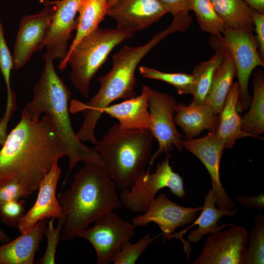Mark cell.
Listing matches in <instances>:
<instances>
[{"mask_svg": "<svg viewBox=\"0 0 264 264\" xmlns=\"http://www.w3.org/2000/svg\"><path fill=\"white\" fill-rule=\"evenodd\" d=\"M40 220L29 232L0 246V264H33L48 222Z\"/></svg>", "mask_w": 264, "mask_h": 264, "instance_id": "20", "label": "cell"}, {"mask_svg": "<svg viewBox=\"0 0 264 264\" xmlns=\"http://www.w3.org/2000/svg\"><path fill=\"white\" fill-rule=\"evenodd\" d=\"M61 174V170L56 161L41 181L34 204L20 220L17 228L21 234L30 231L40 220L58 219L62 216V208L56 195Z\"/></svg>", "mask_w": 264, "mask_h": 264, "instance_id": "18", "label": "cell"}, {"mask_svg": "<svg viewBox=\"0 0 264 264\" xmlns=\"http://www.w3.org/2000/svg\"><path fill=\"white\" fill-rule=\"evenodd\" d=\"M253 87L250 108L242 117V130L249 137L259 138L264 132V75L261 69L254 73Z\"/></svg>", "mask_w": 264, "mask_h": 264, "instance_id": "26", "label": "cell"}, {"mask_svg": "<svg viewBox=\"0 0 264 264\" xmlns=\"http://www.w3.org/2000/svg\"><path fill=\"white\" fill-rule=\"evenodd\" d=\"M169 154L158 164L152 174L142 171L129 189L122 190L119 198L125 208L134 213H144L161 189L167 188L175 196L185 195L182 177L170 165Z\"/></svg>", "mask_w": 264, "mask_h": 264, "instance_id": "7", "label": "cell"}, {"mask_svg": "<svg viewBox=\"0 0 264 264\" xmlns=\"http://www.w3.org/2000/svg\"><path fill=\"white\" fill-rule=\"evenodd\" d=\"M109 0H81L78 13L76 34L67 53L85 36L99 27L109 9Z\"/></svg>", "mask_w": 264, "mask_h": 264, "instance_id": "25", "label": "cell"}, {"mask_svg": "<svg viewBox=\"0 0 264 264\" xmlns=\"http://www.w3.org/2000/svg\"><path fill=\"white\" fill-rule=\"evenodd\" d=\"M249 242L246 247L244 264L264 263V217L258 215L255 219L254 227L249 234Z\"/></svg>", "mask_w": 264, "mask_h": 264, "instance_id": "30", "label": "cell"}, {"mask_svg": "<svg viewBox=\"0 0 264 264\" xmlns=\"http://www.w3.org/2000/svg\"><path fill=\"white\" fill-rule=\"evenodd\" d=\"M151 88L143 85L140 95L124 101L110 105L102 110L117 119L124 130H150L151 117L149 110V96Z\"/></svg>", "mask_w": 264, "mask_h": 264, "instance_id": "19", "label": "cell"}, {"mask_svg": "<svg viewBox=\"0 0 264 264\" xmlns=\"http://www.w3.org/2000/svg\"><path fill=\"white\" fill-rule=\"evenodd\" d=\"M210 42L216 49L214 54L208 60L196 65L192 73L194 79L192 102L197 104L204 103L215 73L226 52L223 46L214 37Z\"/></svg>", "mask_w": 264, "mask_h": 264, "instance_id": "24", "label": "cell"}, {"mask_svg": "<svg viewBox=\"0 0 264 264\" xmlns=\"http://www.w3.org/2000/svg\"><path fill=\"white\" fill-rule=\"evenodd\" d=\"M168 12L158 0H119L108 10L118 29L135 33L146 29Z\"/></svg>", "mask_w": 264, "mask_h": 264, "instance_id": "15", "label": "cell"}, {"mask_svg": "<svg viewBox=\"0 0 264 264\" xmlns=\"http://www.w3.org/2000/svg\"><path fill=\"white\" fill-rule=\"evenodd\" d=\"M10 241V238L4 233L0 227V242L5 243Z\"/></svg>", "mask_w": 264, "mask_h": 264, "instance_id": "40", "label": "cell"}, {"mask_svg": "<svg viewBox=\"0 0 264 264\" xmlns=\"http://www.w3.org/2000/svg\"><path fill=\"white\" fill-rule=\"evenodd\" d=\"M139 71L144 77L160 80L172 85L178 94L192 95L193 93L194 79L192 74L165 72L145 66H140Z\"/></svg>", "mask_w": 264, "mask_h": 264, "instance_id": "29", "label": "cell"}, {"mask_svg": "<svg viewBox=\"0 0 264 264\" xmlns=\"http://www.w3.org/2000/svg\"><path fill=\"white\" fill-rule=\"evenodd\" d=\"M251 9L264 13V0H242Z\"/></svg>", "mask_w": 264, "mask_h": 264, "instance_id": "39", "label": "cell"}, {"mask_svg": "<svg viewBox=\"0 0 264 264\" xmlns=\"http://www.w3.org/2000/svg\"><path fill=\"white\" fill-rule=\"evenodd\" d=\"M25 202L23 199L12 200L0 205V218L6 225L18 227L25 214Z\"/></svg>", "mask_w": 264, "mask_h": 264, "instance_id": "34", "label": "cell"}, {"mask_svg": "<svg viewBox=\"0 0 264 264\" xmlns=\"http://www.w3.org/2000/svg\"><path fill=\"white\" fill-rule=\"evenodd\" d=\"M135 226L123 220L111 211L94 222V226L81 233L79 238L88 241L94 247L97 264H109L123 245L133 237Z\"/></svg>", "mask_w": 264, "mask_h": 264, "instance_id": "9", "label": "cell"}, {"mask_svg": "<svg viewBox=\"0 0 264 264\" xmlns=\"http://www.w3.org/2000/svg\"><path fill=\"white\" fill-rule=\"evenodd\" d=\"M161 235L162 233L153 237L149 232L141 238L137 242H126L115 256L114 264H134L148 247Z\"/></svg>", "mask_w": 264, "mask_h": 264, "instance_id": "31", "label": "cell"}, {"mask_svg": "<svg viewBox=\"0 0 264 264\" xmlns=\"http://www.w3.org/2000/svg\"><path fill=\"white\" fill-rule=\"evenodd\" d=\"M174 17L189 13L191 0H158Z\"/></svg>", "mask_w": 264, "mask_h": 264, "instance_id": "37", "label": "cell"}, {"mask_svg": "<svg viewBox=\"0 0 264 264\" xmlns=\"http://www.w3.org/2000/svg\"><path fill=\"white\" fill-rule=\"evenodd\" d=\"M194 12L198 25L213 36L223 33L225 25L210 0H191L190 11Z\"/></svg>", "mask_w": 264, "mask_h": 264, "instance_id": "28", "label": "cell"}, {"mask_svg": "<svg viewBox=\"0 0 264 264\" xmlns=\"http://www.w3.org/2000/svg\"><path fill=\"white\" fill-rule=\"evenodd\" d=\"M0 150V185L14 181L28 196L38 189L45 176L60 158V140L51 118L44 114L21 118L7 135Z\"/></svg>", "mask_w": 264, "mask_h": 264, "instance_id": "1", "label": "cell"}, {"mask_svg": "<svg viewBox=\"0 0 264 264\" xmlns=\"http://www.w3.org/2000/svg\"><path fill=\"white\" fill-rule=\"evenodd\" d=\"M183 146L197 157L208 172L212 181V190L217 199V207L220 209L232 210L236 205L221 184L220 167L224 143L215 131L196 139L183 140Z\"/></svg>", "mask_w": 264, "mask_h": 264, "instance_id": "13", "label": "cell"}, {"mask_svg": "<svg viewBox=\"0 0 264 264\" xmlns=\"http://www.w3.org/2000/svg\"><path fill=\"white\" fill-rule=\"evenodd\" d=\"M236 75V68L232 58L226 50L223 61L215 73L204 102L216 113H220Z\"/></svg>", "mask_w": 264, "mask_h": 264, "instance_id": "23", "label": "cell"}, {"mask_svg": "<svg viewBox=\"0 0 264 264\" xmlns=\"http://www.w3.org/2000/svg\"><path fill=\"white\" fill-rule=\"evenodd\" d=\"M252 16L255 37L257 42L259 53L262 59H264V13H261L252 9Z\"/></svg>", "mask_w": 264, "mask_h": 264, "instance_id": "36", "label": "cell"}, {"mask_svg": "<svg viewBox=\"0 0 264 264\" xmlns=\"http://www.w3.org/2000/svg\"><path fill=\"white\" fill-rule=\"evenodd\" d=\"M154 138L147 130L110 127L94 148L117 189L127 190L144 170L151 156Z\"/></svg>", "mask_w": 264, "mask_h": 264, "instance_id": "5", "label": "cell"}, {"mask_svg": "<svg viewBox=\"0 0 264 264\" xmlns=\"http://www.w3.org/2000/svg\"><path fill=\"white\" fill-rule=\"evenodd\" d=\"M58 219V223L56 227L54 226V218H51L47 222L44 232V236L47 240L46 248L44 255L38 261V264H55L56 249L61 238V233L64 225L62 216H61Z\"/></svg>", "mask_w": 264, "mask_h": 264, "instance_id": "32", "label": "cell"}, {"mask_svg": "<svg viewBox=\"0 0 264 264\" xmlns=\"http://www.w3.org/2000/svg\"><path fill=\"white\" fill-rule=\"evenodd\" d=\"M248 232L242 226L210 234L194 264H244Z\"/></svg>", "mask_w": 264, "mask_h": 264, "instance_id": "12", "label": "cell"}, {"mask_svg": "<svg viewBox=\"0 0 264 264\" xmlns=\"http://www.w3.org/2000/svg\"><path fill=\"white\" fill-rule=\"evenodd\" d=\"M235 200L247 208H255L259 209L264 208V195L261 193L257 196H245L236 194Z\"/></svg>", "mask_w": 264, "mask_h": 264, "instance_id": "38", "label": "cell"}, {"mask_svg": "<svg viewBox=\"0 0 264 264\" xmlns=\"http://www.w3.org/2000/svg\"><path fill=\"white\" fill-rule=\"evenodd\" d=\"M27 197L28 196L23 188L14 181H9L0 185V205Z\"/></svg>", "mask_w": 264, "mask_h": 264, "instance_id": "35", "label": "cell"}, {"mask_svg": "<svg viewBox=\"0 0 264 264\" xmlns=\"http://www.w3.org/2000/svg\"><path fill=\"white\" fill-rule=\"evenodd\" d=\"M225 26L253 31L252 9L242 0H210Z\"/></svg>", "mask_w": 264, "mask_h": 264, "instance_id": "27", "label": "cell"}, {"mask_svg": "<svg viewBox=\"0 0 264 264\" xmlns=\"http://www.w3.org/2000/svg\"><path fill=\"white\" fill-rule=\"evenodd\" d=\"M119 0H109V8Z\"/></svg>", "mask_w": 264, "mask_h": 264, "instance_id": "41", "label": "cell"}, {"mask_svg": "<svg viewBox=\"0 0 264 264\" xmlns=\"http://www.w3.org/2000/svg\"><path fill=\"white\" fill-rule=\"evenodd\" d=\"M44 5L39 13L21 19L12 57L15 69L24 66L34 52L45 46L55 8L52 5Z\"/></svg>", "mask_w": 264, "mask_h": 264, "instance_id": "11", "label": "cell"}, {"mask_svg": "<svg viewBox=\"0 0 264 264\" xmlns=\"http://www.w3.org/2000/svg\"><path fill=\"white\" fill-rule=\"evenodd\" d=\"M134 34L117 28L98 27L66 54L60 62L59 68L63 70L69 64L71 82L84 97L88 98L90 82L111 51L124 40L133 38Z\"/></svg>", "mask_w": 264, "mask_h": 264, "instance_id": "6", "label": "cell"}, {"mask_svg": "<svg viewBox=\"0 0 264 264\" xmlns=\"http://www.w3.org/2000/svg\"><path fill=\"white\" fill-rule=\"evenodd\" d=\"M253 31L225 26L223 36H213L223 46L232 58L240 89L241 110H246L250 104L251 98L248 86L251 74L257 67L264 66Z\"/></svg>", "mask_w": 264, "mask_h": 264, "instance_id": "8", "label": "cell"}, {"mask_svg": "<svg viewBox=\"0 0 264 264\" xmlns=\"http://www.w3.org/2000/svg\"><path fill=\"white\" fill-rule=\"evenodd\" d=\"M187 28L184 21L174 19L166 29L155 34L146 44L135 47L122 46L113 55L110 70L98 78L100 87L98 92L87 103H77V109L83 115L84 124L88 128L95 127L102 115L103 109L117 99L127 100L136 96L135 73L139 63L168 35Z\"/></svg>", "mask_w": 264, "mask_h": 264, "instance_id": "4", "label": "cell"}, {"mask_svg": "<svg viewBox=\"0 0 264 264\" xmlns=\"http://www.w3.org/2000/svg\"><path fill=\"white\" fill-rule=\"evenodd\" d=\"M240 108V89L238 82L233 83L219 114V122L215 131L217 136L224 143L225 149H231L236 141L249 137L242 130V117Z\"/></svg>", "mask_w": 264, "mask_h": 264, "instance_id": "22", "label": "cell"}, {"mask_svg": "<svg viewBox=\"0 0 264 264\" xmlns=\"http://www.w3.org/2000/svg\"><path fill=\"white\" fill-rule=\"evenodd\" d=\"M74 177L70 188L58 199L64 220V241L79 237L91 223L123 207L117 188L105 168L86 163Z\"/></svg>", "mask_w": 264, "mask_h": 264, "instance_id": "3", "label": "cell"}, {"mask_svg": "<svg viewBox=\"0 0 264 264\" xmlns=\"http://www.w3.org/2000/svg\"><path fill=\"white\" fill-rule=\"evenodd\" d=\"M13 68V58L6 43L0 20V70L4 78L6 87L7 103L9 104L16 100V94L12 90L10 84V74Z\"/></svg>", "mask_w": 264, "mask_h": 264, "instance_id": "33", "label": "cell"}, {"mask_svg": "<svg viewBox=\"0 0 264 264\" xmlns=\"http://www.w3.org/2000/svg\"><path fill=\"white\" fill-rule=\"evenodd\" d=\"M202 207H187L172 201L163 193L154 199L147 210L142 214L132 218L135 227L147 226L150 223L156 224L162 231L163 241L178 228L192 223Z\"/></svg>", "mask_w": 264, "mask_h": 264, "instance_id": "14", "label": "cell"}, {"mask_svg": "<svg viewBox=\"0 0 264 264\" xmlns=\"http://www.w3.org/2000/svg\"><path fill=\"white\" fill-rule=\"evenodd\" d=\"M204 199V205L199 216L188 227L180 232L174 233L169 238V240L176 238L182 242L188 259L192 250L189 242L198 243L206 234L216 233L226 227L232 226L233 223L219 226L217 222L224 216H235L239 211V209L224 210L217 208V198L212 189L208 191Z\"/></svg>", "mask_w": 264, "mask_h": 264, "instance_id": "17", "label": "cell"}, {"mask_svg": "<svg viewBox=\"0 0 264 264\" xmlns=\"http://www.w3.org/2000/svg\"><path fill=\"white\" fill-rule=\"evenodd\" d=\"M43 58L44 66L34 87L33 98L22 111L35 120L40 119L42 114L47 115L54 123L60 140V158L66 155L69 159L64 186L70 173L79 162L95 163L105 168V165L94 148L86 146L78 138L69 116L71 92L56 72L51 54L46 51Z\"/></svg>", "mask_w": 264, "mask_h": 264, "instance_id": "2", "label": "cell"}, {"mask_svg": "<svg viewBox=\"0 0 264 264\" xmlns=\"http://www.w3.org/2000/svg\"><path fill=\"white\" fill-rule=\"evenodd\" d=\"M174 121L181 128L187 139H190L204 130L216 131L219 124V114L205 102L197 104L192 102L188 106L180 103L177 105Z\"/></svg>", "mask_w": 264, "mask_h": 264, "instance_id": "21", "label": "cell"}, {"mask_svg": "<svg viewBox=\"0 0 264 264\" xmlns=\"http://www.w3.org/2000/svg\"><path fill=\"white\" fill-rule=\"evenodd\" d=\"M81 0H44V4L52 5L55 12L52 20L45 46L54 60L66 57L67 45L72 32L76 30L75 19Z\"/></svg>", "mask_w": 264, "mask_h": 264, "instance_id": "16", "label": "cell"}, {"mask_svg": "<svg viewBox=\"0 0 264 264\" xmlns=\"http://www.w3.org/2000/svg\"><path fill=\"white\" fill-rule=\"evenodd\" d=\"M149 110L151 117L150 132L158 143L156 151L151 155L150 167L162 153L169 154L174 147L183 150L181 134L174 121L177 103L175 98L167 93L151 89L149 96Z\"/></svg>", "mask_w": 264, "mask_h": 264, "instance_id": "10", "label": "cell"}, {"mask_svg": "<svg viewBox=\"0 0 264 264\" xmlns=\"http://www.w3.org/2000/svg\"></svg>", "mask_w": 264, "mask_h": 264, "instance_id": "42", "label": "cell"}]
</instances>
